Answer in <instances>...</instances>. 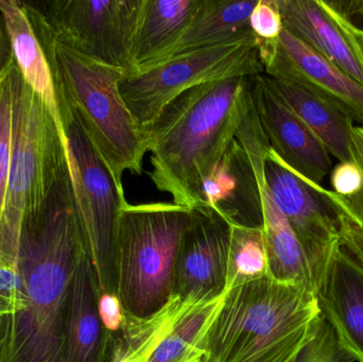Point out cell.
I'll use <instances>...</instances> for the list:
<instances>
[{"label": "cell", "instance_id": "obj_1", "mask_svg": "<svg viewBox=\"0 0 363 362\" xmlns=\"http://www.w3.org/2000/svg\"><path fill=\"white\" fill-rule=\"evenodd\" d=\"M84 246L67 167L21 222L15 264L27 301L21 312L9 317L6 362H64L72 278Z\"/></svg>", "mask_w": 363, "mask_h": 362}, {"label": "cell", "instance_id": "obj_2", "mask_svg": "<svg viewBox=\"0 0 363 362\" xmlns=\"http://www.w3.org/2000/svg\"><path fill=\"white\" fill-rule=\"evenodd\" d=\"M252 77L196 85L172 100L142 130L151 153L155 186L174 203L202 208L205 181L234 140L251 103Z\"/></svg>", "mask_w": 363, "mask_h": 362}, {"label": "cell", "instance_id": "obj_3", "mask_svg": "<svg viewBox=\"0 0 363 362\" xmlns=\"http://www.w3.org/2000/svg\"><path fill=\"white\" fill-rule=\"evenodd\" d=\"M321 316L313 291L267 274L226 291L198 362H296Z\"/></svg>", "mask_w": 363, "mask_h": 362}, {"label": "cell", "instance_id": "obj_4", "mask_svg": "<svg viewBox=\"0 0 363 362\" xmlns=\"http://www.w3.org/2000/svg\"><path fill=\"white\" fill-rule=\"evenodd\" d=\"M29 17L66 100L123 189L125 172L142 174L148 152L145 134L121 95L125 72L57 44L40 21Z\"/></svg>", "mask_w": 363, "mask_h": 362}, {"label": "cell", "instance_id": "obj_5", "mask_svg": "<svg viewBox=\"0 0 363 362\" xmlns=\"http://www.w3.org/2000/svg\"><path fill=\"white\" fill-rule=\"evenodd\" d=\"M196 215L174 202L123 204L114 261L116 295L125 312L146 318L172 299L182 239Z\"/></svg>", "mask_w": 363, "mask_h": 362}, {"label": "cell", "instance_id": "obj_6", "mask_svg": "<svg viewBox=\"0 0 363 362\" xmlns=\"http://www.w3.org/2000/svg\"><path fill=\"white\" fill-rule=\"evenodd\" d=\"M65 136L48 108L13 68V123L10 168L0 218V261L16 265L23 218L43 203L67 169Z\"/></svg>", "mask_w": 363, "mask_h": 362}, {"label": "cell", "instance_id": "obj_7", "mask_svg": "<svg viewBox=\"0 0 363 362\" xmlns=\"http://www.w3.org/2000/svg\"><path fill=\"white\" fill-rule=\"evenodd\" d=\"M61 123L77 208L99 295H116L114 244L117 221L127 202L106 162L89 140L61 89Z\"/></svg>", "mask_w": 363, "mask_h": 362}, {"label": "cell", "instance_id": "obj_8", "mask_svg": "<svg viewBox=\"0 0 363 362\" xmlns=\"http://www.w3.org/2000/svg\"><path fill=\"white\" fill-rule=\"evenodd\" d=\"M144 0H50L23 2L57 44L127 72Z\"/></svg>", "mask_w": 363, "mask_h": 362}, {"label": "cell", "instance_id": "obj_9", "mask_svg": "<svg viewBox=\"0 0 363 362\" xmlns=\"http://www.w3.org/2000/svg\"><path fill=\"white\" fill-rule=\"evenodd\" d=\"M264 74L257 45L213 47L172 57L153 67L125 74L121 91L144 130L184 91L211 81Z\"/></svg>", "mask_w": 363, "mask_h": 362}, {"label": "cell", "instance_id": "obj_10", "mask_svg": "<svg viewBox=\"0 0 363 362\" xmlns=\"http://www.w3.org/2000/svg\"><path fill=\"white\" fill-rule=\"evenodd\" d=\"M269 149L251 100L234 140L203 185L201 210H213L233 225L262 227L260 180Z\"/></svg>", "mask_w": 363, "mask_h": 362}, {"label": "cell", "instance_id": "obj_11", "mask_svg": "<svg viewBox=\"0 0 363 362\" xmlns=\"http://www.w3.org/2000/svg\"><path fill=\"white\" fill-rule=\"evenodd\" d=\"M264 176L302 246L317 293L330 257L340 246L338 214L325 197L289 169L271 149L264 159Z\"/></svg>", "mask_w": 363, "mask_h": 362}, {"label": "cell", "instance_id": "obj_12", "mask_svg": "<svg viewBox=\"0 0 363 362\" xmlns=\"http://www.w3.org/2000/svg\"><path fill=\"white\" fill-rule=\"evenodd\" d=\"M264 74L294 83L340 108L363 127V85L284 29L274 42L258 43Z\"/></svg>", "mask_w": 363, "mask_h": 362}, {"label": "cell", "instance_id": "obj_13", "mask_svg": "<svg viewBox=\"0 0 363 362\" xmlns=\"http://www.w3.org/2000/svg\"><path fill=\"white\" fill-rule=\"evenodd\" d=\"M230 223L213 210H198L182 239L174 295L183 301H213L228 290Z\"/></svg>", "mask_w": 363, "mask_h": 362}, {"label": "cell", "instance_id": "obj_14", "mask_svg": "<svg viewBox=\"0 0 363 362\" xmlns=\"http://www.w3.org/2000/svg\"><path fill=\"white\" fill-rule=\"evenodd\" d=\"M250 95L271 151L301 178L322 186L333 170L323 142L269 87L264 74L252 77Z\"/></svg>", "mask_w": 363, "mask_h": 362}, {"label": "cell", "instance_id": "obj_15", "mask_svg": "<svg viewBox=\"0 0 363 362\" xmlns=\"http://www.w3.org/2000/svg\"><path fill=\"white\" fill-rule=\"evenodd\" d=\"M315 295L341 348L363 362V267L342 247L333 253Z\"/></svg>", "mask_w": 363, "mask_h": 362}, {"label": "cell", "instance_id": "obj_16", "mask_svg": "<svg viewBox=\"0 0 363 362\" xmlns=\"http://www.w3.org/2000/svg\"><path fill=\"white\" fill-rule=\"evenodd\" d=\"M258 0H202L198 12L178 40L134 72L203 49L234 44L257 45V38L250 26V16Z\"/></svg>", "mask_w": 363, "mask_h": 362}, {"label": "cell", "instance_id": "obj_17", "mask_svg": "<svg viewBox=\"0 0 363 362\" xmlns=\"http://www.w3.org/2000/svg\"><path fill=\"white\" fill-rule=\"evenodd\" d=\"M99 291L87 246L77 261L66 325L64 362H106L111 335L98 312Z\"/></svg>", "mask_w": 363, "mask_h": 362}, {"label": "cell", "instance_id": "obj_18", "mask_svg": "<svg viewBox=\"0 0 363 362\" xmlns=\"http://www.w3.org/2000/svg\"><path fill=\"white\" fill-rule=\"evenodd\" d=\"M0 12L6 21L13 55L21 77L48 108L64 135L57 79L23 1L0 0Z\"/></svg>", "mask_w": 363, "mask_h": 362}, {"label": "cell", "instance_id": "obj_19", "mask_svg": "<svg viewBox=\"0 0 363 362\" xmlns=\"http://www.w3.org/2000/svg\"><path fill=\"white\" fill-rule=\"evenodd\" d=\"M284 29L363 85V70L336 23L318 0H277Z\"/></svg>", "mask_w": 363, "mask_h": 362}, {"label": "cell", "instance_id": "obj_20", "mask_svg": "<svg viewBox=\"0 0 363 362\" xmlns=\"http://www.w3.org/2000/svg\"><path fill=\"white\" fill-rule=\"evenodd\" d=\"M271 89L289 106L323 142L340 163L353 162L352 129L354 121L328 100L294 83L271 78L264 74Z\"/></svg>", "mask_w": 363, "mask_h": 362}, {"label": "cell", "instance_id": "obj_21", "mask_svg": "<svg viewBox=\"0 0 363 362\" xmlns=\"http://www.w3.org/2000/svg\"><path fill=\"white\" fill-rule=\"evenodd\" d=\"M262 232L269 274L281 282L304 285L315 293V280L302 246L286 217L275 203L262 174Z\"/></svg>", "mask_w": 363, "mask_h": 362}, {"label": "cell", "instance_id": "obj_22", "mask_svg": "<svg viewBox=\"0 0 363 362\" xmlns=\"http://www.w3.org/2000/svg\"><path fill=\"white\" fill-rule=\"evenodd\" d=\"M194 303L174 295L161 310L146 318H138L123 310L125 322L121 331L111 335L106 362L150 361L157 346Z\"/></svg>", "mask_w": 363, "mask_h": 362}, {"label": "cell", "instance_id": "obj_23", "mask_svg": "<svg viewBox=\"0 0 363 362\" xmlns=\"http://www.w3.org/2000/svg\"><path fill=\"white\" fill-rule=\"evenodd\" d=\"M201 4L202 0H144L134 38L132 72L172 46Z\"/></svg>", "mask_w": 363, "mask_h": 362}, {"label": "cell", "instance_id": "obj_24", "mask_svg": "<svg viewBox=\"0 0 363 362\" xmlns=\"http://www.w3.org/2000/svg\"><path fill=\"white\" fill-rule=\"evenodd\" d=\"M225 293L213 301L192 304L157 346L149 362L200 361L203 338L221 306Z\"/></svg>", "mask_w": 363, "mask_h": 362}, {"label": "cell", "instance_id": "obj_25", "mask_svg": "<svg viewBox=\"0 0 363 362\" xmlns=\"http://www.w3.org/2000/svg\"><path fill=\"white\" fill-rule=\"evenodd\" d=\"M228 289L269 274L268 256L262 227L230 223Z\"/></svg>", "mask_w": 363, "mask_h": 362}, {"label": "cell", "instance_id": "obj_26", "mask_svg": "<svg viewBox=\"0 0 363 362\" xmlns=\"http://www.w3.org/2000/svg\"><path fill=\"white\" fill-rule=\"evenodd\" d=\"M13 60L0 76V218L4 210V196L10 168L13 123Z\"/></svg>", "mask_w": 363, "mask_h": 362}, {"label": "cell", "instance_id": "obj_27", "mask_svg": "<svg viewBox=\"0 0 363 362\" xmlns=\"http://www.w3.org/2000/svg\"><path fill=\"white\" fill-rule=\"evenodd\" d=\"M352 157L354 163L359 166L363 176V127L354 125L352 129ZM303 179V178H302ZM307 184L311 185L318 193L328 199L330 205L337 213L349 219L352 223L363 230V185L362 189L355 195L350 197H341L333 191L324 188L321 185L313 184L303 179Z\"/></svg>", "mask_w": 363, "mask_h": 362}, {"label": "cell", "instance_id": "obj_28", "mask_svg": "<svg viewBox=\"0 0 363 362\" xmlns=\"http://www.w3.org/2000/svg\"><path fill=\"white\" fill-rule=\"evenodd\" d=\"M296 362H355L339 344L332 327L321 317L315 335Z\"/></svg>", "mask_w": 363, "mask_h": 362}, {"label": "cell", "instance_id": "obj_29", "mask_svg": "<svg viewBox=\"0 0 363 362\" xmlns=\"http://www.w3.org/2000/svg\"><path fill=\"white\" fill-rule=\"evenodd\" d=\"M26 301L25 281L17 265L0 261V318L21 312Z\"/></svg>", "mask_w": 363, "mask_h": 362}, {"label": "cell", "instance_id": "obj_30", "mask_svg": "<svg viewBox=\"0 0 363 362\" xmlns=\"http://www.w3.org/2000/svg\"><path fill=\"white\" fill-rule=\"evenodd\" d=\"M250 26L258 43L277 40L284 30L277 0H258L250 16Z\"/></svg>", "mask_w": 363, "mask_h": 362}, {"label": "cell", "instance_id": "obj_31", "mask_svg": "<svg viewBox=\"0 0 363 362\" xmlns=\"http://www.w3.org/2000/svg\"><path fill=\"white\" fill-rule=\"evenodd\" d=\"M333 191L341 197L355 195L362 189L363 176L359 166L354 162L340 163L330 172Z\"/></svg>", "mask_w": 363, "mask_h": 362}, {"label": "cell", "instance_id": "obj_32", "mask_svg": "<svg viewBox=\"0 0 363 362\" xmlns=\"http://www.w3.org/2000/svg\"><path fill=\"white\" fill-rule=\"evenodd\" d=\"M318 1H319L320 6L328 13V16L336 23L337 27L339 28L341 33L345 36L350 48L353 51V55H355L356 60H357L360 67H362L363 70V19L362 21V27H360V26L354 25L351 21L343 18L342 16L334 12L332 9L328 8V6L324 4L323 0H318Z\"/></svg>", "mask_w": 363, "mask_h": 362}, {"label": "cell", "instance_id": "obj_33", "mask_svg": "<svg viewBox=\"0 0 363 362\" xmlns=\"http://www.w3.org/2000/svg\"><path fill=\"white\" fill-rule=\"evenodd\" d=\"M98 312L102 325L108 333L121 331L125 322V312L116 295H102L98 300Z\"/></svg>", "mask_w": 363, "mask_h": 362}, {"label": "cell", "instance_id": "obj_34", "mask_svg": "<svg viewBox=\"0 0 363 362\" xmlns=\"http://www.w3.org/2000/svg\"><path fill=\"white\" fill-rule=\"evenodd\" d=\"M338 214L340 246L363 267V230Z\"/></svg>", "mask_w": 363, "mask_h": 362}, {"label": "cell", "instance_id": "obj_35", "mask_svg": "<svg viewBox=\"0 0 363 362\" xmlns=\"http://www.w3.org/2000/svg\"><path fill=\"white\" fill-rule=\"evenodd\" d=\"M14 60L10 35L4 15L0 12V76L10 66Z\"/></svg>", "mask_w": 363, "mask_h": 362}, {"label": "cell", "instance_id": "obj_36", "mask_svg": "<svg viewBox=\"0 0 363 362\" xmlns=\"http://www.w3.org/2000/svg\"><path fill=\"white\" fill-rule=\"evenodd\" d=\"M9 334H10V318H0V362L8 361Z\"/></svg>", "mask_w": 363, "mask_h": 362}]
</instances>
